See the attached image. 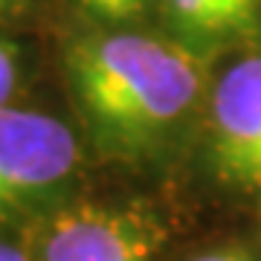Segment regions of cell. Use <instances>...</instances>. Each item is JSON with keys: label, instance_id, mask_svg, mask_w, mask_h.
Returning a JSON list of instances; mask_svg holds the SVG:
<instances>
[{"label": "cell", "instance_id": "obj_1", "mask_svg": "<svg viewBox=\"0 0 261 261\" xmlns=\"http://www.w3.org/2000/svg\"><path fill=\"white\" fill-rule=\"evenodd\" d=\"M75 96L96 134L122 151H148L192 116L203 87L195 49L180 41L119 32L70 53Z\"/></svg>", "mask_w": 261, "mask_h": 261}, {"label": "cell", "instance_id": "obj_2", "mask_svg": "<svg viewBox=\"0 0 261 261\" xmlns=\"http://www.w3.org/2000/svg\"><path fill=\"white\" fill-rule=\"evenodd\" d=\"M79 145L64 122L0 108V224L35 212L73 180Z\"/></svg>", "mask_w": 261, "mask_h": 261}, {"label": "cell", "instance_id": "obj_3", "mask_svg": "<svg viewBox=\"0 0 261 261\" xmlns=\"http://www.w3.org/2000/svg\"><path fill=\"white\" fill-rule=\"evenodd\" d=\"M215 174L238 189H261V53L226 70L209 99Z\"/></svg>", "mask_w": 261, "mask_h": 261}, {"label": "cell", "instance_id": "obj_4", "mask_svg": "<svg viewBox=\"0 0 261 261\" xmlns=\"http://www.w3.org/2000/svg\"><path fill=\"white\" fill-rule=\"evenodd\" d=\"M44 261H151L154 224L119 206L82 203L47 221Z\"/></svg>", "mask_w": 261, "mask_h": 261}, {"label": "cell", "instance_id": "obj_5", "mask_svg": "<svg viewBox=\"0 0 261 261\" xmlns=\"http://www.w3.org/2000/svg\"><path fill=\"white\" fill-rule=\"evenodd\" d=\"M166 9L192 44H221L250 32L258 20V0H166Z\"/></svg>", "mask_w": 261, "mask_h": 261}, {"label": "cell", "instance_id": "obj_6", "mask_svg": "<svg viewBox=\"0 0 261 261\" xmlns=\"http://www.w3.org/2000/svg\"><path fill=\"white\" fill-rule=\"evenodd\" d=\"M84 12H90L99 20H111V23H122L142 15L148 9L151 0H75Z\"/></svg>", "mask_w": 261, "mask_h": 261}, {"label": "cell", "instance_id": "obj_7", "mask_svg": "<svg viewBox=\"0 0 261 261\" xmlns=\"http://www.w3.org/2000/svg\"><path fill=\"white\" fill-rule=\"evenodd\" d=\"M15 82H18V49L6 38H0V108L12 96Z\"/></svg>", "mask_w": 261, "mask_h": 261}, {"label": "cell", "instance_id": "obj_8", "mask_svg": "<svg viewBox=\"0 0 261 261\" xmlns=\"http://www.w3.org/2000/svg\"><path fill=\"white\" fill-rule=\"evenodd\" d=\"M195 261H252L247 252L241 250H221V252H209V255H200Z\"/></svg>", "mask_w": 261, "mask_h": 261}, {"label": "cell", "instance_id": "obj_9", "mask_svg": "<svg viewBox=\"0 0 261 261\" xmlns=\"http://www.w3.org/2000/svg\"><path fill=\"white\" fill-rule=\"evenodd\" d=\"M0 261H29V258L18 250V247H15V244L0 241Z\"/></svg>", "mask_w": 261, "mask_h": 261}, {"label": "cell", "instance_id": "obj_10", "mask_svg": "<svg viewBox=\"0 0 261 261\" xmlns=\"http://www.w3.org/2000/svg\"><path fill=\"white\" fill-rule=\"evenodd\" d=\"M9 3H12V0H0V12L6 9V6H9Z\"/></svg>", "mask_w": 261, "mask_h": 261}]
</instances>
